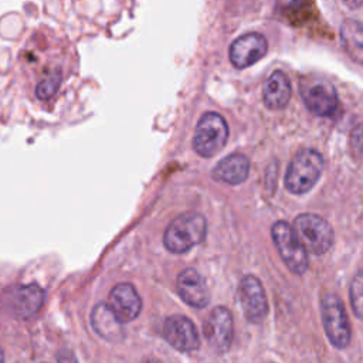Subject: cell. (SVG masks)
<instances>
[{
  "instance_id": "obj_2",
  "label": "cell",
  "mask_w": 363,
  "mask_h": 363,
  "mask_svg": "<svg viewBox=\"0 0 363 363\" xmlns=\"http://www.w3.org/2000/svg\"><path fill=\"white\" fill-rule=\"evenodd\" d=\"M323 172V157L313 149L299 150L286 169L285 187L294 194L309 191Z\"/></svg>"
},
{
  "instance_id": "obj_20",
  "label": "cell",
  "mask_w": 363,
  "mask_h": 363,
  "mask_svg": "<svg viewBox=\"0 0 363 363\" xmlns=\"http://www.w3.org/2000/svg\"><path fill=\"white\" fill-rule=\"evenodd\" d=\"M60 84H61V72L58 69L51 71L38 82V85L35 88V94L43 101L48 99L58 91Z\"/></svg>"
},
{
  "instance_id": "obj_18",
  "label": "cell",
  "mask_w": 363,
  "mask_h": 363,
  "mask_svg": "<svg viewBox=\"0 0 363 363\" xmlns=\"http://www.w3.org/2000/svg\"><path fill=\"white\" fill-rule=\"evenodd\" d=\"M340 41L346 54L356 62L363 64V23L346 18L340 24Z\"/></svg>"
},
{
  "instance_id": "obj_1",
  "label": "cell",
  "mask_w": 363,
  "mask_h": 363,
  "mask_svg": "<svg viewBox=\"0 0 363 363\" xmlns=\"http://www.w3.org/2000/svg\"><path fill=\"white\" fill-rule=\"evenodd\" d=\"M207 233V221L199 213H183L173 218L163 234V244L173 254H183L200 244Z\"/></svg>"
},
{
  "instance_id": "obj_19",
  "label": "cell",
  "mask_w": 363,
  "mask_h": 363,
  "mask_svg": "<svg viewBox=\"0 0 363 363\" xmlns=\"http://www.w3.org/2000/svg\"><path fill=\"white\" fill-rule=\"evenodd\" d=\"M349 298L353 313L359 319H363V271L353 277L349 288Z\"/></svg>"
},
{
  "instance_id": "obj_6",
  "label": "cell",
  "mask_w": 363,
  "mask_h": 363,
  "mask_svg": "<svg viewBox=\"0 0 363 363\" xmlns=\"http://www.w3.org/2000/svg\"><path fill=\"white\" fill-rule=\"evenodd\" d=\"M320 311L329 342L337 349H345L350 342V325L342 299L335 294L325 295L320 302Z\"/></svg>"
},
{
  "instance_id": "obj_16",
  "label": "cell",
  "mask_w": 363,
  "mask_h": 363,
  "mask_svg": "<svg viewBox=\"0 0 363 363\" xmlns=\"http://www.w3.org/2000/svg\"><path fill=\"white\" fill-rule=\"evenodd\" d=\"M250 160L242 153H233L221 159L213 169V179L227 184H240L248 177Z\"/></svg>"
},
{
  "instance_id": "obj_5",
  "label": "cell",
  "mask_w": 363,
  "mask_h": 363,
  "mask_svg": "<svg viewBox=\"0 0 363 363\" xmlns=\"http://www.w3.org/2000/svg\"><path fill=\"white\" fill-rule=\"evenodd\" d=\"M271 237L289 271L296 275L305 274L309 267V257L301 245L294 228L286 221H277L271 227Z\"/></svg>"
},
{
  "instance_id": "obj_9",
  "label": "cell",
  "mask_w": 363,
  "mask_h": 363,
  "mask_svg": "<svg viewBox=\"0 0 363 363\" xmlns=\"http://www.w3.org/2000/svg\"><path fill=\"white\" fill-rule=\"evenodd\" d=\"M238 299L244 316L251 323L264 320L268 312L265 291L261 281L254 275H245L238 285Z\"/></svg>"
},
{
  "instance_id": "obj_23",
  "label": "cell",
  "mask_w": 363,
  "mask_h": 363,
  "mask_svg": "<svg viewBox=\"0 0 363 363\" xmlns=\"http://www.w3.org/2000/svg\"><path fill=\"white\" fill-rule=\"evenodd\" d=\"M0 363H4V354H3V349L0 346Z\"/></svg>"
},
{
  "instance_id": "obj_22",
  "label": "cell",
  "mask_w": 363,
  "mask_h": 363,
  "mask_svg": "<svg viewBox=\"0 0 363 363\" xmlns=\"http://www.w3.org/2000/svg\"><path fill=\"white\" fill-rule=\"evenodd\" d=\"M57 363H78V362L72 352L62 349L57 353Z\"/></svg>"
},
{
  "instance_id": "obj_3",
  "label": "cell",
  "mask_w": 363,
  "mask_h": 363,
  "mask_svg": "<svg viewBox=\"0 0 363 363\" xmlns=\"http://www.w3.org/2000/svg\"><path fill=\"white\" fill-rule=\"evenodd\" d=\"M292 228L308 254L322 255L333 244V230L330 224L316 214H299L294 220Z\"/></svg>"
},
{
  "instance_id": "obj_7",
  "label": "cell",
  "mask_w": 363,
  "mask_h": 363,
  "mask_svg": "<svg viewBox=\"0 0 363 363\" xmlns=\"http://www.w3.org/2000/svg\"><path fill=\"white\" fill-rule=\"evenodd\" d=\"M44 298L45 294L37 284H20L7 288L1 301L10 315L18 319H28L40 311Z\"/></svg>"
},
{
  "instance_id": "obj_10",
  "label": "cell",
  "mask_w": 363,
  "mask_h": 363,
  "mask_svg": "<svg viewBox=\"0 0 363 363\" xmlns=\"http://www.w3.org/2000/svg\"><path fill=\"white\" fill-rule=\"evenodd\" d=\"M204 336L208 345L218 353H224L230 349L233 342V316L225 306H216L206 318Z\"/></svg>"
},
{
  "instance_id": "obj_8",
  "label": "cell",
  "mask_w": 363,
  "mask_h": 363,
  "mask_svg": "<svg viewBox=\"0 0 363 363\" xmlns=\"http://www.w3.org/2000/svg\"><path fill=\"white\" fill-rule=\"evenodd\" d=\"M301 96L306 108L316 116H335L339 111V98L336 89L325 79L303 81Z\"/></svg>"
},
{
  "instance_id": "obj_17",
  "label": "cell",
  "mask_w": 363,
  "mask_h": 363,
  "mask_svg": "<svg viewBox=\"0 0 363 363\" xmlns=\"http://www.w3.org/2000/svg\"><path fill=\"white\" fill-rule=\"evenodd\" d=\"M291 98V84L282 71H274L262 86L264 105L268 109L279 111L285 108Z\"/></svg>"
},
{
  "instance_id": "obj_13",
  "label": "cell",
  "mask_w": 363,
  "mask_h": 363,
  "mask_svg": "<svg viewBox=\"0 0 363 363\" xmlns=\"http://www.w3.org/2000/svg\"><path fill=\"white\" fill-rule=\"evenodd\" d=\"M106 305L122 323L136 319L142 311V299L129 282L115 285L109 292Z\"/></svg>"
},
{
  "instance_id": "obj_12",
  "label": "cell",
  "mask_w": 363,
  "mask_h": 363,
  "mask_svg": "<svg viewBox=\"0 0 363 363\" xmlns=\"http://www.w3.org/2000/svg\"><path fill=\"white\" fill-rule=\"evenodd\" d=\"M163 336L179 352H193L200 346L194 323L183 315H172L164 320Z\"/></svg>"
},
{
  "instance_id": "obj_11",
  "label": "cell",
  "mask_w": 363,
  "mask_h": 363,
  "mask_svg": "<svg viewBox=\"0 0 363 363\" xmlns=\"http://www.w3.org/2000/svg\"><path fill=\"white\" fill-rule=\"evenodd\" d=\"M268 50L267 38L259 33H247L237 37L230 45V61L238 68H247L259 61Z\"/></svg>"
},
{
  "instance_id": "obj_24",
  "label": "cell",
  "mask_w": 363,
  "mask_h": 363,
  "mask_svg": "<svg viewBox=\"0 0 363 363\" xmlns=\"http://www.w3.org/2000/svg\"><path fill=\"white\" fill-rule=\"evenodd\" d=\"M143 363H160V362H157L156 359H147V360H145Z\"/></svg>"
},
{
  "instance_id": "obj_15",
  "label": "cell",
  "mask_w": 363,
  "mask_h": 363,
  "mask_svg": "<svg viewBox=\"0 0 363 363\" xmlns=\"http://www.w3.org/2000/svg\"><path fill=\"white\" fill-rule=\"evenodd\" d=\"M91 325L94 330L111 343H118L125 337L123 323L115 316V313L111 311V308L101 302L96 303L91 312Z\"/></svg>"
},
{
  "instance_id": "obj_21",
  "label": "cell",
  "mask_w": 363,
  "mask_h": 363,
  "mask_svg": "<svg viewBox=\"0 0 363 363\" xmlns=\"http://www.w3.org/2000/svg\"><path fill=\"white\" fill-rule=\"evenodd\" d=\"M350 149L357 160H363V123L356 125L350 132Z\"/></svg>"
},
{
  "instance_id": "obj_14",
  "label": "cell",
  "mask_w": 363,
  "mask_h": 363,
  "mask_svg": "<svg viewBox=\"0 0 363 363\" xmlns=\"http://www.w3.org/2000/svg\"><path fill=\"white\" fill-rule=\"evenodd\" d=\"M180 298L193 308H204L210 301V292L203 275L194 268L183 269L176 281Z\"/></svg>"
},
{
  "instance_id": "obj_4",
  "label": "cell",
  "mask_w": 363,
  "mask_h": 363,
  "mask_svg": "<svg viewBox=\"0 0 363 363\" xmlns=\"http://www.w3.org/2000/svg\"><path fill=\"white\" fill-rule=\"evenodd\" d=\"M228 139V125L225 119L216 113H204L194 129L193 149L201 157H211L217 155Z\"/></svg>"
}]
</instances>
